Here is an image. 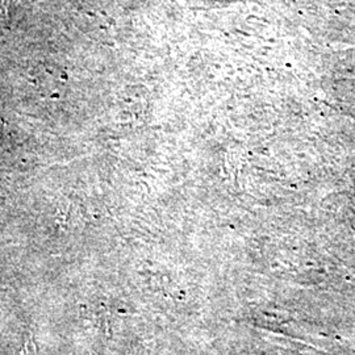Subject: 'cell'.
Listing matches in <instances>:
<instances>
[{
  "label": "cell",
  "mask_w": 355,
  "mask_h": 355,
  "mask_svg": "<svg viewBox=\"0 0 355 355\" xmlns=\"http://www.w3.org/2000/svg\"><path fill=\"white\" fill-rule=\"evenodd\" d=\"M17 355H36V349L35 345L32 343H28L24 345V347L20 350Z\"/></svg>",
  "instance_id": "1"
},
{
  "label": "cell",
  "mask_w": 355,
  "mask_h": 355,
  "mask_svg": "<svg viewBox=\"0 0 355 355\" xmlns=\"http://www.w3.org/2000/svg\"><path fill=\"white\" fill-rule=\"evenodd\" d=\"M218 1H239V0H218Z\"/></svg>",
  "instance_id": "2"
}]
</instances>
